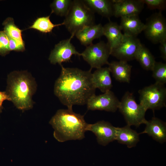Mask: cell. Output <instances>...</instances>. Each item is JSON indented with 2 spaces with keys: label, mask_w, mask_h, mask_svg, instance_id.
Here are the masks:
<instances>
[{
  "label": "cell",
  "mask_w": 166,
  "mask_h": 166,
  "mask_svg": "<svg viewBox=\"0 0 166 166\" xmlns=\"http://www.w3.org/2000/svg\"><path fill=\"white\" fill-rule=\"evenodd\" d=\"M74 36L71 35L69 38L63 40L55 45L49 57L51 64L53 65L58 64L61 65L63 62L70 61L73 55L81 56V53L77 51L71 42Z\"/></svg>",
  "instance_id": "8fae6325"
},
{
  "label": "cell",
  "mask_w": 166,
  "mask_h": 166,
  "mask_svg": "<svg viewBox=\"0 0 166 166\" xmlns=\"http://www.w3.org/2000/svg\"><path fill=\"white\" fill-rule=\"evenodd\" d=\"M119 25L124 34L126 35L137 37L143 31L145 24L143 23L138 15H133L121 18Z\"/></svg>",
  "instance_id": "9a60e30c"
},
{
  "label": "cell",
  "mask_w": 166,
  "mask_h": 166,
  "mask_svg": "<svg viewBox=\"0 0 166 166\" xmlns=\"http://www.w3.org/2000/svg\"><path fill=\"white\" fill-rule=\"evenodd\" d=\"M135 59L138 61L143 68L147 71H152L156 62L148 49L142 44L136 53Z\"/></svg>",
  "instance_id": "7402d4cb"
},
{
  "label": "cell",
  "mask_w": 166,
  "mask_h": 166,
  "mask_svg": "<svg viewBox=\"0 0 166 166\" xmlns=\"http://www.w3.org/2000/svg\"><path fill=\"white\" fill-rule=\"evenodd\" d=\"M50 16L37 18L29 28L36 30L42 33H46L51 32L56 27L64 25L63 22L57 24H53L50 19Z\"/></svg>",
  "instance_id": "603a6c76"
},
{
  "label": "cell",
  "mask_w": 166,
  "mask_h": 166,
  "mask_svg": "<svg viewBox=\"0 0 166 166\" xmlns=\"http://www.w3.org/2000/svg\"><path fill=\"white\" fill-rule=\"evenodd\" d=\"M113 16L121 18L138 15L142 10L144 3L141 0H113Z\"/></svg>",
  "instance_id": "4fadbf2b"
},
{
  "label": "cell",
  "mask_w": 166,
  "mask_h": 166,
  "mask_svg": "<svg viewBox=\"0 0 166 166\" xmlns=\"http://www.w3.org/2000/svg\"><path fill=\"white\" fill-rule=\"evenodd\" d=\"M92 132L96 136L98 144L105 146L116 140V127L104 120L93 124H88L87 131Z\"/></svg>",
  "instance_id": "7c38bea8"
},
{
  "label": "cell",
  "mask_w": 166,
  "mask_h": 166,
  "mask_svg": "<svg viewBox=\"0 0 166 166\" xmlns=\"http://www.w3.org/2000/svg\"><path fill=\"white\" fill-rule=\"evenodd\" d=\"M85 3L94 13L108 19L113 16V0H84Z\"/></svg>",
  "instance_id": "44dd1931"
},
{
  "label": "cell",
  "mask_w": 166,
  "mask_h": 166,
  "mask_svg": "<svg viewBox=\"0 0 166 166\" xmlns=\"http://www.w3.org/2000/svg\"><path fill=\"white\" fill-rule=\"evenodd\" d=\"M144 30L146 38L153 43H160L166 39V21L159 11L147 19Z\"/></svg>",
  "instance_id": "ba28073f"
},
{
  "label": "cell",
  "mask_w": 166,
  "mask_h": 166,
  "mask_svg": "<svg viewBox=\"0 0 166 166\" xmlns=\"http://www.w3.org/2000/svg\"><path fill=\"white\" fill-rule=\"evenodd\" d=\"M140 103L147 111H154L166 106V88L164 85L155 82L138 91Z\"/></svg>",
  "instance_id": "8992f818"
},
{
  "label": "cell",
  "mask_w": 166,
  "mask_h": 166,
  "mask_svg": "<svg viewBox=\"0 0 166 166\" xmlns=\"http://www.w3.org/2000/svg\"><path fill=\"white\" fill-rule=\"evenodd\" d=\"M160 50L161 57L164 60L166 61V39L164 40L160 43Z\"/></svg>",
  "instance_id": "f546056e"
},
{
  "label": "cell",
  "mask_w": 166,
  "mask_h": 166,
  "mask_svg": "<svg viewBox=\"0 0 166 166\" xmlns=\"http://www.w3.org/2000/svg\"><path fill=\"white\" fill-rule=\"evenodd\" d=\"M10 51L8 37L4 31H0V55L5 56Z\"/></svg>",
  "instance_id": "4316f807"
},
{
  "label": "cell",
  "mask_w": 166,
  "mask_h": 166,
  "mask_svg": "<svg viewBox=\"0 0 166 166\" xmlns=\"http://www.w3.org/2000/svg\"><path fill=\"white\" fill-rule=\"evenodd\" d=\"M150 9H158L162 11L165 9L166 1L165 0H141Z\"/></svg>",
  "instance_id": "83f0119b"
},
{
  "label": "cell",
  "mask_w": 166,
  "mask_h": 166,
  "mask_svg": "<svg viewBox=\"0 0 166 166\" xmlns=\"http://www.w3.org/2000/svg\"><path fill=\"white\" fill-rule=\"evenodd\" d=\"M72 2L71 0H54L50 4L51 13L65 17L68 14Z\"/></svg>",
  "instance_id": "d4e9b609"
},
{
  "label": "cell",
  "mask_w": 166,
  "mask_h": 166,
  "mask_svg": "<svg viewBox=\"0 0 166 166\" xmlns=\"http://www.w3.org/2000/svg\"><path fill=\"white\" fill-rule=\"evenodd\" d=\"M111 50L107 43L101 41L87 46L81 53L84 60L90 65L91 69H97L109 63L108 58Z\"/></svg>",
  "instance_id": "52a82bcc"
},
{
  "label": "cell",
  "mask_w": 166,
  "mask_h": 166,
  "mask_svg": "<svg viewBox=\"0 0 166 166\" xmlns=\"http://www.w3.org/2000/svg\"><path fill=\"white\" fill-rule=\"evenodd\" d=\"M5 100L10 101L9 96L5 91H0V113L2 111L3 102Z\"/></svg>",
  "instance_id": "4dcf8cb0"
},
{
  "label": "cell",
  "mask_w": 166,
  "mask_h": 166,
  "mask_svg": "<svg viewBox=\"0 0 166 166\" xmlns=\"http://www.w3.org/2000/svg\"><path fill=\"white\" fill-rule=\"evenodd\" d=\"M110 73L108 67H102L92 73L93 81L96 89H99L103 93L110 90L113 86Z\"/></svg>",
  "instance_id": "d6986e66"
},
{
  "label": "cell",
  "mask_w": 166,
  "mask_h": 166,
  "mask_svg": "<svg viewBox=\"0 0 166 166\" xmlns=\"http://www.w3.org/2000/svg\"><path fill=\"white\" fill-rule=\"evenodd\" d=\"M4 31L7 36L17 41L24 43L22 37V30L19 29L14 24L13 19L9 17L3 23Z\"/></svg>",
  "instance_id": "cb8c5ba5"
},
{
  "label": "cell",
  "mask_w": 166,
  "mask_h": 166,
  "mask_svg": "<svg viewBox=\"0 0 166 166\" xmlns=\"http://www.w3.org/2000/svg\"><path fill=\"white\" fill-rule=\"evenodd\" d=\"M141 44L137 37L124 34L121 42L111 50L110 55L119 61L128 62L133 60Z\"/></svg>",
  "instance_id": "9c48e42d"
},
{
  "label": "cell",
  "mask_w": 166,
  "mask_h": 166,
  "mask_svg": "<svg viewBox=\"0 0 166 166\" xmlns=\"http://www.w3.org/2000/svg\"><path fill=\"white\" fill-rule=\"evenodd\" d=\"M8 38L10 51H24L25 50L24 43L17 41L8 37Z\"/></svg>",
  "instance_id": "f1b7e54d"
},
{
  "label": "cell",
  "mask_w": 166,
  "mask_h": 166,
  "mask_svg": "<svg viewBox=\"0 0 166 166\" xmlns=\"http://www.w3.org/2000/svg\"><path fill=\"white\" fill-rule=\"evenodd\" d=\"M152 71L155 82L163 85L166 83V63L156 61Z\"/></svg>",
  "instance_id": "484cf974"
},
{
  "label": "cell",
  "mask_w": 166,
  "mask_h": 166,
  "mask_svg": "<svg viewBox=\"0 0 166 166\" xmlns=\"http://www.w3.org/2000/svg\"><path fill=\"white\" fill-rule=\"evenodd\" d=\"M60 65L61 73L54 85L55 96L70 110H73L74 105L86 104L89 99L95 94L92 69L84 71Z\"/></svg>",
  "instance_id": "6da1fadb"
},
{
  "label": "cell",
  "mask_w": 166,
  "mask_h": 166,
  "mask_svg": "<svg viewBox=\"0 0 166 166\" xmlns=\"http://www.w3.org/2000/svg\"><path fill=\"white\" fill-rule=\"evenodd\" d=\"M94 13L83 0H74L63 21L71 35L75 36L84 27L95 24Z\"/></svg>",
  "instance_id": "277c9868"
},
{
  "label": "cell",
  "mask_w": 166,
  "mask_h": 166,
  "mask_svg": "<svg viewBox=\"0 0 166 166\" xmlns=\"http://www.w3.org/2000/svg\"><path fill=\"white\" fill-rule=\"evenodd\" d=\"M49 124L54 129V137L61 142L83 139L88 124L84 115L68 109L57 110Z\"/></svg>",
  "instance_id": "3957f363"
},
{
  "label": "cell",
  "mask_w": 166,
  "mask_h": 166,
  "mask_svg": "<svg viewBox=\"0 0 166 166\" xmlns=\"http://www.w3.org/2000/svg\"><path fill=\"white\" fill-rule=\"evenodd\" d=\"M75 36L82 45L87 46L92 44L94 40L103 36V26L100 23L86 26L77 32Z\"/></svg>",
  "instance_id": "2e32d148"
},
{
  "label": "cell",
  "mask_w": 166,
  "mask_h": 166,
  "mask_svg": "<svg viewBox=\"0 0 166 166\" xmlns=\"http://www.w3.org/2000/svg\"><path fill=\"white\" fill-rule=\"evenodd\" d=\"M123 115L127 125L139 127L145 124L147 120L145 118L147 111L140 104H138L133 94L126 92L120 101L118 108Z\"/></svg>",
  "instance_id": "5b68a950"
},
{
  "label": "cell",
  "mask_w": 166,
  "mask_h": 166,
  "mask_svg": "<svg viewBox=\"0 0 166 166\" xmlns=\"http://www.w3.org/2000/svg\"><path fill=\"white\" fill-rule=\"evenodd\" d=\"M139 133L126 125L116 127V140L119 143L126 145L129 148L135 147L140 141Z\"/></svg>",
  "instance_id": "ac0fdd59"
},
{
  "label": "cell",
  "mask_w": 166,
  "mask_h": 166,
  "mask_svg": "<svg viewBox=\"0 0 166 166\" xmlns=\"http://www.w3.org/2000/svg\"><path fill=\"white\" fill-rule=\"evenodd\" d=\"M144 130L140 134H147L157 142L163 144L166 141V124L155 117L147 121Z\"/></svg>",
  "instance_id": "5bb4252c"
},
{
  "label": "cell",
  "mask_w": 166,
  "mask_h": 166,
  "mask_svg": "<svg viewBox=\"0 0 166 166\" xmlns=\"http://www.w3.org/2000/svg\"><path fill=\"white\" fill-rule=\"evenodd\" d=\"M103 34L107 39L111 52L121 42L124 36L120 25L111 21L103 26Z\"/></svg>",
  "instance_id": "ffe728a7"
},
{
  "label": "cell",
  "mask_w": 166,
  "mask_h": 166,
  "mask_svg": "<svg viewBox=\"0 0 166 166\" xmlns=\"http://www.w3.org/2000/svg\"><path fill=\"white\" fill-rule=\"evenodd\" d=\"M108 65L110 73L116 80L121 82H130L132 66L128 62L113 61Z\"/></svg>",
  "instance_id": "e0dca14e"
},
{
  "label": "cell",
  "mask_w": 166,
  "mask_h": 166,
  "mask_svg": "<svg viewBox=\"0 0 166 166\" xmlns=\"http://www.w3.org/2000/svg\"><path fill=\"white\" fill-rule=\"evenodd\" d=\"M7 83L5 92L17 108L23 112L33 107L32 98L37 85L30 73L26 70L12 71L7 76Z\"/></svg>",
  "instance_id": "7a4b0ae2"
},
{
  "label": "cell",
  "mask_w": 166,
  "mask_h": 166,
  "mask_svg": "<svg viewBox=\"0 0 166 166\" xmlns=\"http://www.w3.org/2000/svg\"><path fill=\"white\" fill-rule=\"evenodd\" d=\"M120 103L114 93L110 90L101 95L93 96L86 105L88 110L115 112L118 109Z\"/></svg>",
  "instance_id": "30bf717a"
}]
</instances>
